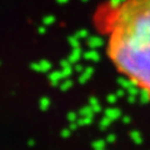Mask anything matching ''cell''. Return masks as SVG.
<instances>
[{"label":"cell","instance_id":"obj_1","mask_svg":"<svg viewBox=\"0 0 150 150\" xmlns=\"http://www.w3.org/2000/svg\"><path fill=\"white\" fill-rule=\"evenodd\" d=\"M116 70L150 96V0H123L101 21Z\"/></svg>","mask_w":150,"mask_h":150},{"label":"cell","instance_id":"obj_2","mask_svg":"<svg viewBox=\"0 0 150 150\" xmlns=\"http://www.w3.org/2000/svg\"><path fill=\"white\" fill-rule=\"evenodd\" d=\"M31 68L35 70V71H45L49 68V64L46 62H40V63H35L31 65Z\"/></svg>","mask_w":150,"mask_h":150},{"label":"cell","instance_id":"obj_3","mask_svg":"<svg viewBox=\"0 0 150 150\" xmlns=\"http://www.w3.org/2000/svg\"><path fill=\"white\" fill-rule=\"evenodd\" d=\"M48 105H49V100L48 99H41L40 100V108L41 109H46Z\"/></svg>","mask_w":150,"mask_h":150},{"label":"cell","instance_id":"obj_4","mask_svg":"<svg viewBox=\"0 0 150 150\" xmlns=\"http://www.w3.org/2000/svg\"><path fill=\"white\" fill-rule=\"evenodd\" d=\"M51 21H53V19H51V18H46L45 20H44V23H45V24H50Z\"/></svg>","mask_w":150,"mask_h":150},{"label":"cell","instance_id":"obj_5","mask_svg":"<svg viewBox=\"0 0 150 150\" xmlns=\"http://www.w3.org/2000/svg\"><path fill=\"white\" fill-rule=\"evenodd\" d=\"M39 31H40V33H44V31H45V30H44V28H40Z\"/></svg>","mask_w":150,"mask_h":150},{"label":"cell","instance_id":"obj_6","mask_svg":"<svg viewBox=\"0 0 150 150\" xmlns=\"http://www.w3.org/2000/svg\"><path fill=\"white\" fill-rule=\"evenodd\" d=\"M0 67H1V63H0Z\"/></svg>","mask_w":150,"mask_h":150}]
</instances>
